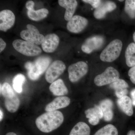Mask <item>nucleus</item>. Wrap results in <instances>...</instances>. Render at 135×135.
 Wrapping results in <instances>:
<instances>
[{
  "label": "nucleus",
  "instance_id": "f257e3e1",
  "mask_svg": "<svg viewBox=\"0 0 135 135\" xmlns=\"http://www.w3.org/2000/svg\"><path fill=\"white\" fill-rule=\"evenodd\" d=\"M64 116L59 111L47 112L39 116L35 121L36 127L41 132L49 133L55 130L62 123Z\"/></svg>",
  "mask_w": 135,
  "mask_h": 135
},
{
  "label": "nucleus",
  "instance_id": "f03ea898",
  "mask_svg": "<svg viewBox=\"0 0 135 135\" xmlns=\"http://www.w3.org/2000/svg\"><path fill=\"white\" fill-rule=\"evenodd\" d=\"M122 45V42L118 39L111 41L101 52L100 59L107 62H113L119 56Z\"/></svg>",
  "mask_w": 135,
  "mask_h": 135
},
{
  "label": "nucleus",
  "instance_id": "7ed1b4c3",
  "mask_svg": "<svg viewBox=\"0 0 135 135\" xmlns=\"http://www.w3.org/2000/svg\"><path fill=\"white\" fill-rule=\"evenodd\" d=\"M12 46L18 52L27 56H38L42 52L41 49L36 44L23 40H15Z\"/></svg>",
  "mask_w": 135,
  "mask_h": 135
},
{
  "label": "nucleus",
  "instance_id": "20e7f679",
  "mask_svg": "<svg viewBox=\"0 0 135 135\" xmlns=\"http://www.w3.org/2000/svg\"><path fill=\"white\" fill-rule=\"evenodd\" d=\"M119 73L114 68L109 66L104 71L97 75L94 79V82L98 86H103L111 84L119 79Z\"/></svg>",
  "mask_w": 135,
  "mask_h": 135
},
{
  "label": "nucleus",
  "instance_id": "39448f33",
  "mask_svg": "<svg viewBox=\"0 0 135 135\" xmlns=\"http://www.w3.org/2000/svg\"><path fill=\"white\" fill-rule=\"evenodd\" d=\"M88 68V65L83 61L71 65L68 68L69 80L72 83L77 82L87 74Z\"/></svg>",
  "mask_w": 135,
  "mask_h": 135
},
{
  "label": "nucleus",
  "instance_id": "423d86ee",
  "mask_svg": "<svg viewBox=\"0 0 135 135\" xmlns=\"http://www.w3.org/2000/svg\"><path fill=\"white\" fill-rule=\"evenodd\" d=\"M27 29L23 30L20 32L21 38L27 41L36 45H40L45 38L43 35L40 33L38 29L32 25L28 24Z\"/></svg>",
  "mask_w": 135,
  "mask_h": 135
},
{
  "label": "nucleus",
  "instance_id": "0eeeda50",
  "mask_svg": "<svg viewBox=\"0 0 135 135\" xmlns=\"http://www.w3.org/2000/svg\"><path fill=\"white\" fill-rule=\"evenodd\" d=\"M66 66L62 61L56 60L54 61L46 71L45 79L49 83H51L56 80L64 71Z\"/></svg>",
  "mask_w": 135,
  "mask_h": 135
},
{
  "label": "nucleus",
  "instance_id": "6e6552de",
  "mask_svg": "<svg viewBox=\"0 0 135 135\" xmlns=\"http://www.w3.org/2000/svg\"><path fill=\"white\" fill-rule=\"evenodd\" d=\"M88 24V19L84 17L75 15L68 21L66 27L68 31L73 33H79L86 28Z\"/></svg>",
  "mask_w": 135,
  "mask_h": 135
},
{
  "label": "nucleus",
  "instance_id": "1a4fd4ad",
  "mask_svg": "<svg viewBox=\"0 0 135 135\" xmlns=\"http://www.w3.org/2000/svg\"><path fill=\"white\" fill-rule=\"evenodd\" d=\"M104 38L100 35H95L88 38L83 44L81 50L84 53L90 54L98 49L103 45Z\"/></svg>",
  "mask_w": 135,
  "mask_h": 135
},
{
  "label": "nucleus",
  "instance_id": "9d476101",
  "mask_svg": "<svg viewBox=\"0 0 135 135\" xmlns=\"http://www.w3.org/2000/svg\"><path fill=\"white\" fill-rule=\"evenodd\" d=\"M15 16L11 11L5 9L0 12V30L6 32L15 24Z\"/></svg>",
  "mask_w": 135,
  "mask_h": 135
},
{
  "label": "nucleus",
  "instance_id": "9b49d317",
  "mask_svg": "<svg viewBox=\"0 0 135 135\" xmlns=\"http://www.w3.org/2000/svg\"><path fill=\"white\" fill-rule=\"evenodd\" d=\"M35 3L32 1L27 2L26 7L28 10L27 16L30 19L35 21H39L46 18L49 13L48 10L46 8H42L35 10L34 9Z\"/></svg>",
  "mask_w": 135,
  "mask_h": 135
},
{
  "label": "nucleus",
  "instance_id": "f8f14e48",
  "mask_svg": "<svg viewBox=\"0 0 135 135\" xmlns=\"http://www.w3.org/2000/svg\"><path fill=\"white\" fill-rule=\"evenodd\" d=\"M59 41V37L56 34L47 35L41 44L42 50L46 53H53L58 47Z\"/></svg>",
  "mask_w": 135,
  "mask_h": 135
},
{
  "label": "nucleus",
  "instance_id": "ddd939ff",
  "mask_svg": "<svg viewBox=\"0 0 135 135\" xmlns=\"http://www.w3.org/2000/svg\"><path fill=\"white\" fill-rule=\"evenodd\" d=\"M116 8V4L113 2L102 1L99 7L94 11V16L97 19H102L105 17L107 12L113 11Z\"/></svg>",
  "mask_w": 135,
  "mask_h": 135
},
{
  "label": "nucleus",
  "instance_id": "4468645a",
  "mask_svg": "<svg viewBox=\"0 0 135 135\" xmlns=\"http://www.w3.org/2000/svg\"><path fill=\"white\" fill-rule=\"evenodd\" d=\"M71 100L69 97L61 96L56 98L52 102L46 105L45 110L47 112L56 111L68 106Z\"/></svg>",
  "mask_w": 135,
  "mask_h": 135
},
{
  "label": "nucleus",
  "instance_id": "2eb2a0df",
  "mask_svg": "<svg viewBox=\"0 0 135 135\" xmlns=\"http://www.w3.org/2000/svg\"><path fill=\"white\" fill-rule=\"evenodd\" d=\"M58 2L60 6L65 9L64 18L69 21L75 13L78 5L77 2L75 0H59Z\"/></svg>",
  "mask_w": 135,
  "mask_h": 135
},
{
  "label": "nucleus",
  "instance_id": "dca6fc26",
  "mask_svg": "<svg viewBox=\"0 0 135 135\" xmlns=\"http://www.w3.org/2000/svg\"><path fill=\"white\" fill-rule=\"evenodd\" d=\"M86 118L88 119L89 123L92 126H96L100 119L103 117V112L99 106L96 105L93 108H89L85 111Z\"/></svg>",
  "mask_w": 135,
  "mask_h": 135
},
{
  "label": "nucleus",
  "instance_id": "f3484780",
  "mask_svg": "<svg viewBox=\"0 0 135 135\" xmlns=\"http://www.w3.org/2000/svg\"><path fill=\"white\" fill-rule=\"evenodd\" d=\"M103 114L104 120L106 121H110L113 117V104L110 99H105L100 102L99 105Z\"/></svg>",
  "mask_w": 135,
  "mask_h": 135
},
{
  "label": "nucleus",
  "instance_id": "a211bd4d",
  "mask_svg": "<svg viewBox=\"0 0 135 135\" xmlns=\"http://www.w3.org/2000/svg\"><path fill=\"white\" fill-rule=\"evenodd\" d=\"M49 89L54 95L56 96H62L67 95L68 93L67 88L61 79L52 83L50 86Z\"/></svg>",
  "mask_w": 135,
  "mask_h": 135
},
{
  "label": "nucleus",
  "instance_id": "6ab92c4d",
  "mask_svg": "<svg viewBox=\"0 0 135 135\" xmlns=\"http://www.w3.org/2000/svg\"><path fill=\"white\" fill-rule=\"evenodd\" d=\"M117 104L120 109L126 115L129 116L133 115L134 111L132 101L129 97L126 95L119 98L117 101Z\"/></svg>",
  "mask_w": 135,
  "mask_h": 135
},
{
  "label": "nucleus",
  "instance_id": "aec40b11",
  "mask_svg": "<svg viewBox=\"0 0 135 135\" xmlns=\"http://www.w3.org/2000/svg\"><path fill=\"white\" fill-rule=\"evenodd\" d=\"M45 71L41 65L35 60L33 62L31 68L28 71V77L32 80H36L40 78Z\"/></svg>",
  "mask_w": 135,
  "mask_h": 135
},
{
  "label": "nucleus",
  "instance_id": "412c9836",
  "mask_svg": "<svg viewBox=\"0 0 135 135\" xmlns=\"http://www.w3.org/2000/svg\"><path fill=\"white\" fill-rule=\"evenodd\" d=\"M90 133L89 126L85 122H80L74 127L69 135H90Z\"/></svg>",
  "mask_w": 135,
  "mask_h": 135
},
{
  "label": "nucleus",
  "instance_id": "4be33fe9",
  "mask_svg": "<svg viewBox=\"0 0 135 135\" xmlns=\"http://www.w3.org/2000/svg\"><path fill=\"white\" fill-rule=\"evenodd\" d=\"M126 63L128 67L135 66V44L130 43L126 49L125 52Z\"/></svg>",
  "mask_w": 135,
  "mask_h": 135
},
{
  "label": "nucleus",
  "instance_id": "5701e85b",
  "mask_svg": "<svg viewBox=\"0 0 135 135\" xmlns=\"http://www.w3.org/2000/svg\"><path fill=\"white\" fill-rule=\"evenodd\" d=\"M20 104L19 98L16 95L12 97L5 98V106L10 112L15 113L16 112L19 108Z\"/></svg>",
  "mask_w": 135,
  "mask_h": 135
},
{
  "label": "nucleus",
  "instance_id": "b1692460",
  "mask_svg": "<svg viewBox=\"0 0 135 135\" xmlns=\"http://www.w3.org/2000/svg\"><path fill=\"white\" fill-rule=\"evenodd\" d=\"M94 135H118V131L115 126L108 124L97 131Z\"/></svg>",
  "mask_w": 135,
  "mask_h": 135
},
{
  "label": "nucleus",
  "instance_id": "393cba45",
  "mask_svg": "<svg viewBox=\"0 0 135 135\" xmlns=\"http://www.w3.org/2000/svg\"><path fill=\"white\" fill-rule=\"evenodd\" d=\"M26 79L23 74H19L15 76L13 79V87L16 92L18 93L22 92V86Z\"/></svg>",
  "mask_w": 135,
  "mask_h": 135
},
{
  "label": "nucleus",
  "instance_id": "a878e982",
  "mask_svg": "<svg viewBox=\"0 0 135 135\" xmlns=\"http://www.w3.org/2000/svg\"><path fill=\"white\" fill-rule=\"evenodd\" d=\"M125 11L131 18H135V0L126 1Z\"/></svg>",
  "mask_w": 135,
  "mask_h": 135
},
{
  "label": "nucleus",
  "instance_id": "bb28decb",
  "mask_svg": "<svg viewBox=\"0 0 135 135\" xmlns=\"http://www.w3.org/2000/svg\"><path fill=\"white\" fill-rule=\"evenodd\" d=\"M1 93L5 98L12 97L15 94L10 85L8 83L5 82L2 85L1 84Z\"/></svg>",
  "mask_w": 135,
  "mask_h": 135
},
{
  "label": "nucleus",
  "instance_id": "cd10ccee",
  "mask_svg": "<svg viewBox=\"0 0 135 135\" xmlns=\"http://www.w3.org/2000/svg\"><path fill=\"white\" fill-rule=\"evenodd\" d=\"M110 87L115 90L127 89L128 88L129 85L124 80L119 79L116 81L111 83Z\"/></svg>",
  "mask_w": 135,
  "mask_h": 135
},
{
  "label": "nucleus",
  "instance_id": "c85d7f7f",
  "mask_svg": "<svg viewBox=\"0 0 135 135\" xmlns=\"http://www.w3.org/2000/svg\"><path fill=\"white\" fill-rule=\"evenodd\" d=\"M83 2L90 4L93 8L96 9L99 7L102 1L100 0H83Z\"/></svg>",
  "mask_w": 135,
  "mask_h": 135
},
{
  "label": "nucleus",
  "instance_id": "c756f323",
  "mask_svg": "<svg viewBox=\"0 0 135 135\" xmlns=\"http://www.w3.org/2000/svg\"><path fill=\"white\" fill-rule=\"evenodd\" d=\"M128 93V90L127 89L117 90H115V94L117 97L120 98L127 95Z\"/></svg>",
  "mask_w": 135,
  "mask_h": 135
},
{
  "label": "nucleus",
  "instance_id": "7c9ffc66",
  "mask_svg": "<svg viewBox=\"0 0 135 135\" xmlns=\"http://www.w3.org/2000/svg\"><path fill=\"white\" fill-rule=\"evenodd\" d=\"M6 47V43L2 38H0V52H2L5 49Z\"/></svg>",
  "mask_w": 135,
  "mask_h": 135
},
{
  "label": "nucleus",
  "instance_id": "2f4dec72",
  "mask_svg": "<svg viewBox=\"0 0 135 135\" xmlns=\"http://www.w3.org/2000/svg\"><path fill=\"white\" fill-rule=\"evenodd\" d=\"M128 74L130 77L135 76V66L130 68L128 73Z\"/></svg>",
  "mask_w": 135,
  "mask_h": 135
},
{
  "label": "nucleus",
  "instance_id": "473e14b6",
  "mask_svg": "<svg viewBox=\"0 0 135 135\" xmlns=\"http://www.w3.org/2000/svg\"><path fill=\"white\" fill-rule=\"evenodd\" d=\"M33 65V62H27L25 64V67L27 70L29 71L32 66Z\"/></svg>",
  "mask_w": 135,
  "mask_h": 135
},
{
  "label": "nucleus",
  "instance_id": "72a5a7b5",
  "mask_svg": "<svg viewBox=\"0 0 135 135\" xmlns=\"http://www.w3.org/2000/svg\"><path fill=\"white\" fill-rule=\"evenodd\" d=\"M131 96L133 99V104L135 105V89L133 90L131 92Z\"/></svg>",
  "mask_w": 135,
  "mask_h": 135
},
{
  "label": "nucleus",
  "instance_id": "f704fd0d",
  "mask_svg": "<svg viewBox=\"0 0 135 135\" xmlns=\"http://www.w3.org/2000/svg\"><path fill=\"white\" fill-rule=\"evenodd\" d=\"M127 135H135V131L133 130H130L128 132Z\"/></svg>",
  "mask_w": 135,
  "mask_h": 135
},
{
  "label": "nucleus",
  "instance_id": "c9c22d12",
  "mask_svg": "<svg viewBox=\"0 0 135 135\" xmlns=\"http://www.w3.org/2000/svg\"><path fill=\"white\" fill-rule=\"evenodd\" d=\"M130 79L131 82L135 84V76H131L130 77Z\"/></svg>",
  "mask_w": 135,
  "mask_h": 135
},
{
  "label": "nucleus",
  "instance_id": "e433bc0d",
  "mask_svg": "<svg viewBox=\"0 0 135 135\" xmlns=\"http://www.w3.org/2000/svg\"><path fill=\"white\" fill-rule=\"evenodd\" d=\"M0 114H1V115H0V120L1 121L2 120V119L3 117V113L2 111L1 110H0Z\"/></svg>",
  "mask_w": 135,
  "mask_h": 135
},
{
  "label": "nucleus",
  "instance_id": "4c0bfd02",
  "mask_svg": "<svg viewBox=\"0 0 135 135\" xmlns=\"http://www.w3.org/2000/svg\"><path fill=\"white\" fill-rule=\"evenodd\" d=\"M6 135H17L16 133H13V132H10L8 133Z\"/></svg>",
  "mask_w": 135,
  "mask_h": 135
},
{
  "label": "nucleus",
  "instance_id": "58836bf2",
  "mask_svg": "<svg viewBox=\"0 0 135 135\" xmlns=\"http://www.w3.org/2000/svg\"><path fill=\"white\" fill-rule=\"evenodd\" d=\"M133 40H134V42L135 44V32H134V33H133Z\"/></svg>",
  "mask_w": 135,
  "mask_h": 135
},
{
  "label": "nucleus",
  "instance_id": "ea45409f",
  "mask_svg": "<svg viewBox=\"0 0 135 135\" xmlns=\"http://www.w3.org/2000/svg\"><path fill=\"white\" fill-rule=\"evenodd\" d=\"M123 1H119L122 2Z\"/></svg>",
  "mask_w": 135,
  "mask_h": 135
}]
</instances>
